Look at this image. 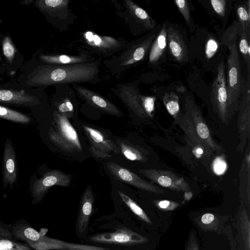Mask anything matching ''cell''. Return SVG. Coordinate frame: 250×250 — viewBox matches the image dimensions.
<instances>
[{"instance_id": "obj_40", "label": "cell", "mask_w": 250, "mask_h": 250, "mask_svg": "<svg viewBox=\"0 0 250 250\" xmlns=\"http://www.w3.org/2000/svg\"><path fill=\"white\" fill-rule=\"evenodd\" d=\"M152 203L158 208L164 211L173 210L180 206L177 202L167 200H154Z\"/></svg>"}, {"instance_id": "obj_27", "label": "cell", "mask_w": 250, "mask_h": 250, "mask_svg": "<svg viewBox=\"0 0 250 250\" xmlns=\"http://www.w3.org/2000/svg\"><path fill=\"white\" fill-rule=\"evenodd\" d=\"M118 145L121 153L127 159L131 161L145 162L147 157L139 147L125 140L117 139Z\"/></svg>"}, {"instance_id": "obj_24", "label": "cell", "mask_w": 250, "mask_h": 250, "mask_svg": "<svg viewBox=\"0 0 250 250\" xmlns=\"http://www.w3.org/2000/svg\"><path fill=\"white\" fill-rule=\"evenodd\" d=\"M69 2V0H41L36 1L35 4L45 14L65 20L68 18L71 12Z\"/></svg>"}, {"instance_id": "obj_18", "label": "cell", "mask_w": 250, "mask_h": 250, "mask_svg": "<svg viewBox=\"0 0 250 250\" xmlns=\"http://www.w3.org/2000/svg\"><path fill=\"white\" fill-rule=\"evenodd\" d=\"M73 87L79 96L90 105L113 116H123L117 106L100 94L77 83H73Z\"/></svg>"}, {"instance_id": "obj_45", "label": "cell", "mask_w": 250, "mask_h": 250, "mask_svg": "<svg viewBox=\"0 0 250 250\" xmlns=\"http://www.w3.org/2000/svg\"><path fill=\"white\" fill-rule=\"evenodd\" d=\"M14 245L11 241L7 240H0V250H11Z\"/></svg>"}, {"instance_id": "obj_3", "label": "cell", "mask_w": 250, "mask_h": 250, "mask_svg": "<svg viewBox=\"0 0 250 250\" xmlns=\"http://www.w3.org/2000/svg\"><path fill=\"white\" fill-rule=\"evenodd\" d=\"M161 25L157 26L146 35L132 42L118 55L105 60L104 63L111 75L120 74L143 61L148 54L151 44Z\"/></svg>"}, {"instance_id": "obj_23", "label": "cell", "mask_w": 250, "mask_h": 250, "mask_svg": "<svg viewBox=\"0 0 250 250\" xmlns=\"http://www.w3.org/2000/svg\"><path fill=\"white\" fill-rule=\"evenodd\" d=\"M78 55H42L40 59L47 64L51 65H69L91 62L96 60L93 58L88 51L81 49Z\"/></svg>"}, {"instance_id": "obj_26", "label": "cell", "mask_w": 250, "mask_h": 250, "mask_svg": "<svg viewBox=\"0 0 250 250\" xmlns=\"http://www.w3.org/2000/svg\"><path fill=\"white\" fill-rule=\"evenodd\" d=\"M83 127L92 146L107 153H121L116 143L107 139L101 131L85 125Z\"/></svg>"}, {"instance_id": "obj_28", "label": "cell", "mask_w": 250, "mask_h": 250, "mask_svg": "<svg viewBox=\"0 0 250 250\" xmlns=\"http://www.w3.org/2000/svg\"><path fill=\"white\" fill-rule=\"evenodd\" d=\"M237 21L243 30L250 32V0H239L233 4Z\"/></svg>"}, {"instance_id": "obj_21", "label": "cell", "mask_w": 250, "mask_h": 250, "mask_svg": "<svg viewBox=\"0 0 250 250\" xmlns=\"http://www.w3.org/2000/svg\"><path fill=\"white\" fill-rule=\"evenodd\" d=\"M17 179L16 159L12 143L9 138L5 141L4 147L2 182L3 188L8 185L13 188Z\"/></svg>"}, {"instance_id": "obj_14", "label": "cell", "mask_w": 250, "mask_h": 250, "mask_svg": "<svg viewBox=\"0 0 250 250\" xmlns=\"http://www.w3.org/2000/svg\"><path fill=\"white\" fill-rule=\"evenodd\" d=\"M106 166L110 174L116 179L149 192L155 194L165 193V190L161 188L144 180L136 173L117 163L109 162Z\"/></svg>"}, {"instance_id": "obj_33", "label": "cell", "mask_w": 250, "mask_h": 250, "mask_svg": "<svg viewBox=\"0 0 250 250\" xmlns=\"http://www.w3.org/2000/svg\"><path fill=\"white\" fill-rule=\"evenodd\" d=\"M174 2L179 11L182 15L190 32H193L196 29V25L190 14V9L188 1L187 0H175Z\"/></svg>"}, {"instance_id": "obj_30", "label": "cell", "mask_w": 250, "mask_h": 250, "mask_svg": "<svg viewBox=\"0 0 250 250\" xmlns=\"http://www.w3.org/2000/svg\"><path fill=\"white\" fill-rule=\"evenodd\" d=\"M237 49L246 64L248 74H250V32L242 30L238 36Z\"/></svg>"}, {"instance_id": "obj_20", "label": "cell", "mask_w": 250, "mask_h": 250, "mask_svg": "<svg viewBox=\"0 0 250 250\" xmlns=\"http://www.w3.org/2000/svg\"><path fill=\"white\" fill-rule=\"evenodd\" d=\"M168 59L167 22H164L157 33L148 53V65L157 68L167 62Z\"/></svg>"}, {"instance_id": "obj_29", "label": "cell", "mask_w": 250, "mask_h": 250, "mask_svg": "<svg viewBox=\"0 0 250 250\" xmlns=\"http://www.w3.org/2000/svg\"><path fill=\"white\" fill-rule=\"evenodd\" d=\"M223 219L210 212L203 214L197 217L195 221L198 225L203 229L207 230H217L219 226L223 224L221 221Z\"/></svg>"}, {"instance_id": "obj_5", "label": "cell", "mask_w": 250, "mask_h": 250, "mask_svg": "<svg viewBox=\"0 0 250 250\" xmlns=\"http://www.w3.org/2000/svg\"><path fill=\"white\" fill-rule=\"evenodd\" d=\"M53 118V127H50L48 132L50 140L64 151H81L82 146L77 132L68 118L56 111Z\"/></svg>"}, {"instance_id": "obj_9", "label": "cell", "mask_w": 250, "mask_h": 250, "mask_svg": "<svg viewBox=\"0 0 250 250\" xmlns=\"http://www.w3.org/2000/svg\"><path fill=\"white\" fill-rule=\"evenodd\" d=\"M167 40L170 60L182 64L188 62L189 42L186 30L177 23H167Z\"/></svg>"}, {"instance_id": "obj_39", "label": "cell", "mask_w": 250, "mask_h": 250, "mask_svg": "<svg viewBox=\"0 0 250 250\" xmlns=\"http://www.w3.org/2000/svg\"><path fill=\"white\" fill-rule=\"evenodd\" d=\"M142 106L148 117L152 118L154 112V104L156 97L154 96H146L142 95Z\"/></svg>"}, {"instance_id": "obj_16", "label": "cell", "mask_w": 250, "mask_h": 250, "mask_svg": "<svg viewBox=\"0 0 250 250\" xmlns=\"http://www.w3.org/2000/svg\"><path fill=\"white\" fill-rule=\"evenodd\" d=\"M71 181L69 174L58 169H53L45 173L40 179L36 180L32 185V193L35 197L40 199L47 190L54 186L69 187Z\"/></svg>"}, {"instance_id": "obj_43", "label": "cell", "mask_w": 250, "mask_h": 250, "mask_svg": "<svg viewBox=\"0 0 250 250\" xmlns=\"http://www.w3.org/2000/svg\"><path fill=\"white\" fill-rule=\"evenodd\" d=\"M25 236L28 239L36 241L40 238V234L34 229L31 228H27L24 231Z\"/></svg>"}, {"instance_id": "obj_25", "label": "cell", "mask_w": 250, "mask_h": 250, "mask_svg": "<svg viewBox=\"0 0 250 250\" xmlns=\"http://www.w3.org/2000/svg\"><path fill=\"white\" fill-rule=\"evenodd\" d=\"M0 103L24 106H31L39 104L34 96L23 91L0 88Z\"/></svg>"}, {"instance_id": "obj_35", "label": "cell", "mask_w": 250, "mask_h": 250, "mask_svg": "<svg viewBox=\"0 0 250 250\" xmlns=\"http://www.w3.org/2000/svg\"><path fill=\"white\" fill-rule=\"evenodd\" d=\"M0 117L21 124H27L30 121V118L26 115L0 105Z\"/></svg>"}, {"instance_id": "obj_10", "label": "cell", "mask_w": 250, "mask_h": 250, "mask_svg": "<svg viewBox=\"0 0 250 250\" xmlns=\"http://www.w3.org/2000/svg\"><path fill=\"white\" fill-rule=\"evenodd\" d=\"M216 70V76L211 87V104L222 122L228 123L230 119L227 107L226 67L223 59L218 63Z\"/></svg>"}, {"instance_id": "obj_6", "label": "cell", "mask_w": 250, "mask_h": 250, "mask_svg": "<svg viewBox=\"0 0 250 250\" xmlns=\"http://www.w3.org/2000/svg\"><path fill=\"white\" fill-rule=\"evenodd\" d=\"M118 194L125 208L117 209L114 213L147 231L153 232L157 229L156 217L125 193L119 190Z\"/></svg>"}, {"instance_id": "obj_44", "label": "cell", "mask_w": 250, "mask_h": 250, "mask_svg": "<svg viewBox=\"0 0 250 250\" xmlns=\"http://www.w3.org/2000/svg\"><path fill=\"white\" fill-rule=\"evenodd\" d=\"M90 151L92 155L97 158L107 159L111 157L109 153L101 151L92 146L90 147Z\"/></svg>"}, {"instance_id": "obj_2", "label": "cell", "mask_w": 250, "mask_h": 250, "mask_svg": "<svg viewBox=\"0 0 250 250\" xmlns=\"http://www.w3.org/2000/svg\"><path fill=\"white\" fill-rule=\"evenodd\" d=\"M100 60L91 62L69 65L47 64L38 67L27 77L31 86L90 83L100 81Z\"/></svg>"}, {"instance_id": "obj_22", "label": "cell", "mask_w": 250, "mask_h": 250, "mask_svg": "<svg viewBox=\"0 0 250 250\" xmlns=\"http://www.w3.org/2000/svg\"><path fill=\"white\" fill-rule=\"evenodd\" d=\"M177 123L185 133L188 138L191 141V146L196 157L206 153L208 157L211 156V150L197 135L190 118L187 114L179 116L175 120Z\"/></svg>"}, {"instance_id": "obj_19", "label": "cell", "mask_w": 250, "mask_h": 250, "mask_svg": "<svg viewBox=\"0 0 250 250\" xmlns=\"http://www.w3.org/2000/svg\"><path fill=\"white\" fill-rule=\"evenodd\" d=\"M200 35L204 43L203 51L196 58L199 59L203 66L207 68V63L213 64L219 63V59L223 56L224 51H220V48L225 46L221 44V38L209 31L197 30Z\"/></svg>"}, {"instance_id": "obj_36", "label": "cell", "mask_w": 250, "mask_h": 250, "mask_svg": "<svg viewBox=\"0 0 250 250\" xmlns=\"http://www.w3.org/2000/svg\"><path fill=\"white\" fill-rule=\"evenodd\" d=\"M228 0H210L209 1L213 11L222 20H227L228 10Z\"/></svg>"}, {"instance_id": "obj_31", "label": "cell", "mask_w": 250, "mask_h": 250, "mask_svg": "<svg viewBox=\"0 0 250 250\" xmlns=\"http://www.w3.org/2000/svg\"><path fill=\"white\" fill-rule=\"evenodd\" d=\"M242 30L241 24L237 21H233L231 24L223 33L221 44L229 49L233 42L237 40Z\"/></svg>"}, {"instance_id": "obj_37", "label": "cell", "mask_w": 250, "mask_h": 250, "mask_svg": "<svg viewBox=\"0 0 250 250\" xmlns=\"http://www.w3.org/2000/svg\"><path fill=\"white\" fill-rule=\"evenodd\" d=\"M57 111L66 118H72L74 113V107L72 103L68 98L61 101L57 105Z\"/></svg>"}, {"instance_id": "obj_34", "label": "cell", "mask_w": 250, "mask_h": 250, "mask_svg": "<svg viewBox=\"0 0 250 250\" xmlns=\"http://www.w3.org/2000/svg\"><path fill=\"white\" fill-rule=\"evenodd\" d=\"M240 228L245 250H250V223L245 208H243L240 217Z\"/></svg>"}, {"instance_id": "obj_15", "label": "cell", "mask_w": 250, "mask_h": 250, "mask_svg": "<svg viewBox=\"0 0 250 250\" xmlns=\"http://www.w3.org/2000/svg\"><path fill=\"white\" fill-rule=\"evenodd\" d=\"M186 106L187 110L190 113V119L199 138L211 151L217 153L223 151L224 149L222 147L213 139L210 131L196 105L192 101L187 98Z\"/></svg>"}, {"instance_id": "obj_46", "label": "cell", "mask_w": 250, "mask_h": 250, "mask_svg": "<svg viewBox=\"0 0 250 250\" xmlns=\"http://www.w3.org/2000/svg\"></svg>"}, {"instance_id": "obj_42", "label": "cell", "mask_w": 250, "mask_h": 250, "mask_svg": "<svg viewBox=\"0 0 250 250\" xmlns=\"http://www.w3.org/2000/svg\"><path fill=\"white\" fill-rule=\"evenodd\" d=\"M186 248V250H200L195 235L191 231L189 235Z\"/></svg>"}, {"instance_id": "obj_1", "label": "cell", "mask_w": 250, "mask_h": 250, "mask_svg": "<svg viewBox=\"0 0 250 250\" xmlns=\"http://www.w3.org/2000/svg\"><path fill=\"white\" fill-rule=\"evenodd\" d=\"M80 241L107 250H153L158 238L154 232L114 212L95 219Z\"/></svg>"}, {"instance_id": "obj_12", "label": "cell", "mask_w": 250, "mask_h": 250, "mask_svg": "<svg viewBox=\"0 0 250 250\" xmlns=\"http://www.w3.org/2000/svg\"><path fill=\"white\" fill-rule=\"evenodd\" d=\"M94 200L91 188L87 186L81 199L75 222L76 235L80 241L83 239L88 233L90 219L94 211Z\"/></svg>"}, {"instance_id": "obj_41", "label": "cell", "mask_w": 250, "mask_h": 250, "mask_svg": "<svg viewBox=\"0 0 250 250\" xmlns=\"http://www.w3.org/2000/svg\"><path fill=\"white\" fill-rule=\"evenodd\" d=\"M212 168L213 172L218 175L223 174L226 171L227 164L223 155L218 156L214 159Z\"/></svg>"}, {"instance_id": "obj_11", "label": "cell", "mask_w": 250, "mask_h": 250, "mask_svg": "<svg viewBox=\"0 0 250 250\" xmlns=\"http://www.w3.org/2000/svg\"><path fill=\"white\" fill-rule=\"evenodd\" d=\"M139 172L157 184L172 190L188 192L190 187L183 177L168 171L155 168L141 169Z\"/></svg>"}, {"instance_id": "obj_4", "label": "cell", "mask_w": 250, "mask_h": 250, "mask_svg": "<svg viewBox=\"0 0 250 250\" xmlns=\"http://www.w3.org/2000/svg\"><path fill=\"white\" fill-rule=\"evenodd\" d=\"M226 71L228 96L227 107L229 119L238 110L242 96L244 92L245 82L241 74V62L237 49V40L229 48Z\"/></svg>"}, {"instance_id": "obj_7", "label": "cell", "mask_w": 250, "mask_h": 250, "mask_svg": "<svg viewBox=\"0 0 250 250\" xmlns=\"http://www.w3.org/2000/svg\"><path fill=\"white\" fill-rule=\"evenodd\" d=\"M123 10L115 5L117 14L127 24L134 35L150 31L156 26L155 21L131 0H123Z\"/></svg>"}, {"instance_id": "obj_38", "label": "cell", "mask_w": 250, "mask_h": 250, "mask_svg": "<svg viewBox=\"0 0 250 250\" xmlns=\"http://www.w3.org/2000/svg\"><path fill=\"white\" fill-rule=\"evenodd\" d=\"M3 53L9 62H12L16 53V48L9 37H5L2 41Z\"/></svg>"}, {"instance_id": "obj_17", "label": "cell", "mask_w": 250, "mask_h": 250, "mask_svg": "<svg viewBox=\"0 0 250 250\" xmlns=\"http://www.w3.org/2000/svg\"><path fill=\"white\" fill-rule=\"evenodd\" d=\"M238 129L240 135V144L238 146L239 150L244 149L245 144L250 136V77L248 74L246 86L242 96L238 110Z\"/></svg>"}, {"instance_id": "obj_32", "label": "cell", "mask_w": 250, "mask_h": 250, "mask_svg": "<svg viewBox=\"0 0 250 250\" xmlns=\"http://www.w3.org/2000/svg\"><path fill=\"white\" fill-rule=\"evenodd\" d=\"M163 102L168 112L177 119L180 115L179 98L173 92L166 93L163 98Z\"/></svg>"}, {"instance_id": "obj_13", "label": "cell", "mask_w": 250, "mask_h": 250, "mask_svg": "<svg viewBox=\"0 0 250 250\" xmlns=\"http://www.w3.org/2000/svg\"><path fill=\"white\" fill-rule=\"evenodd\" d=\"M111 90L137 116L143 119L148 117L143 108L142 95L136 83L118 84Z\"/></svg>"}, {"instance_id": "obj_8", "label": "cell", "mask_w": 250, "mask_h": 250, "mask_svg": "<svg viewBox=\"0 0 250 250\" xmlns=\"http://www.w3.org/2000/svg\"><path fill=\"white\" fill-rule=\"evenodd\" d=\"M83 43L86 50L96 53L104 58L112 57L120 52L127 46L128 41L124 38H115L102 36L87 31L83 33Z\"/></svg>"}]
</instances>
